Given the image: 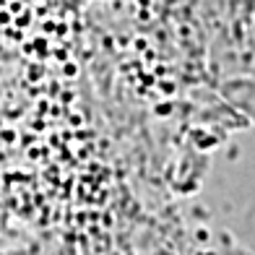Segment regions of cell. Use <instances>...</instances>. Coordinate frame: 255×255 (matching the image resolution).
<instances>
[{"label":"cell","instance_id":"6da1fadb","mask_svg":"<svg viewBox=\"0 0 255 255\" xmlns=\"http://www.w3.org/2000/svg\"><path fill=\"white\" fill-rule=\"evenodd\" d=\"M154 255H255L235 240H164Z\"/></svg>","mask_w":255,"mask_h":255},{"label":"cell","instance_id":"7a4b0ae2","mask_svg":"<svg viewBox=\"0 0 255 255\" xmlns=\"http://www.w3.org/2000/svg\"><path fill=\"white\" fill-rule=\"evenodd\" d=\"M0 255H47V253H42V250H0Z\"/></svg>","mask_w":255,"mask_h":255}]
</instances>
